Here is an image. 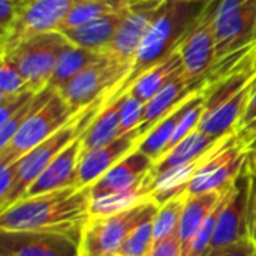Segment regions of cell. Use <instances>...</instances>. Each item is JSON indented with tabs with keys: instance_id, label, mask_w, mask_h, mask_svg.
<instances>
[{
	"instance_id": "1",
	"label": "cell",
	"mask_w": 256,
	"mask_h": 256,
	"mask_svg": "<svg viewBox=\"0 0 256 256\" xmlns=\"http://www.w3.org/2000/svg\"><path fill=\"white\" fill-rule=\"evenodd\" d=\"M90 206V186H70L50 194L21 198L2 212L0 230L82 232L92 218Z\"/></svg>"
},
{
	"instance_id": "2",
	"label": "cell",
	"mask_w": 256,
	"mask_h": 256,
	"mask_svg": "<svg viewBox=\"0 0 256 256\" xmlns=\"http://www.w3.org/2000/svg\"><path fill=\"white\" fill-rule=\"evenodd\" d=\"M206 4L204 0H165L136 51L129 74L102 99V105L123 98L140 75L176 51Z\"/></svg>"
},
{
	"instance_id": "3",
	"label": "cell",
	"mask_w": 256,
	"mask_h": 256,
	"mask_svg": "<svg viewBox=\"0 0 256 256\" xmlns=\"http://www.w3.org/2000/svg\"><path fill=\"white\" fill-rule=\"evenodd\" d=\"M102 104L96 102L94 105L82 110L80 114H76L68 124H64L60 130H57L54 135H51L48 140L32 148L28 153H26L21 159H18V172L15 184L8 195L6 201L0 204V210H6L9 206L16 202L24 196L27 189L32 186V183L44 172V170L52 162V159L63 152L74 140H76L80 135H82L96 114L99 112Z\"/></svg>"
},
{
	"instance_id": "4",
	"label": "cell",
	"mask_w": 256,
	"mask_h": 256,
	"mask_svg": "<svg viewBox=\"0 0 256 256\" xmlns=\"http://www.w3.org/2000/svg\"><path fill=\"white\" fill-rule=\"evenodd\" d=\"M249 146L237 132L222 138L206 156L189 182L190 195L226 190L243 171L249 159Z\"/></svg>"
},
{
	"instance_id": "5",
	"label": "cell",
	"mask_w": 256,
	"mask_h": 256,
	"mask_svg": "<svg viewBox=\"0 0 256 256\" xmlns=\"http://www.w3.org/2000/svg\"><path fill=\"white\" fill-rule=\"evenodd\" d=\"M158 210L159 204L148 198L118 213L90 218L82 230L81 252L118 254L123 242L134 231V228L148 219H153Z\"/></svg>"
},
{
	"instance_id": "6",
	"label": "cell",
	"mask_w": 256,
	"mask_h": 256,
	"mask_svg": "<svg viewBox=\"0 0 256 256\" xmlns=\"http://www.w3.org/2000/svg\"><path fill=\"white\" fill-rule=\"evenodd\" d=\"M81 111L72 108L58 92L32 117H28L10 142L0 150V166L16 162L32 148L48 140Z\"/></svg>"
},
{
	"instance_id": "7",
	"label": "cell",
	"mask_w": 256,
	"mask_h": 256,
	"mask_svg": "<svg viewBox=\"0 0 256 256\" xmlns=\"http://www.w3.org/2000/svg\"><path fill=\"white\" fill-rule=\"evenodd\" d=\"M252 182L254 171L250 168V164L248 162L236 182L228 188L220 202L218 222L208 250L250 238L249 222L252 204Z\"/></svg>"
},
{
	"instance_id": "8",
	"label": "cell",
	"mask_w": 256,
	"mask_h": 256,
	"mask_svg": "<svg viewBox=\"0 0 256 256\" xmlns=\"http://www.w3.org/2000/svg\"><path fill=\"white\" fill-rule=\"evenodd\" d=\"M218 62L255 46L256 0H219L213 12Z\"/></svg>"
},
{
	"instance_id": "9",
	"label": "cell",
	"mask_w": 256,
	"mask_h": 256,
	"mask_svg": "<svg viewBox=\"0 0 256 256\" xmlns=\"http://www.w3.org/2000/svg\"><path fill=\"white\" fill-rule=\"evenodd\" d=\"M75 0H27L15 21L2 30V54L22 42L50 32H58Z\"/></svg>"
},
{
	"instance_id": "10",
	"label": "cell",
	"mask_w": 256,
	"mask_h": 256,
	"mask_svg": "<svg viewBox=\"0 0 256 256\" xmlns=\"http://www.w3.org/2000/svg\"><path fill=\"white\" fill-rule=\"evenodd\" d=\"M69 44L62 32H50L34 36L2 56H8L16 64L30 88L40 92L48 86L58 56Z\"/></svg>"
},
{
	"instance_id": "11",
	"label": "cell",
	"mask_w": 256,
	"mask_h": 256,
	"mask_svg": "<svg viewBox=\"0 0 256 256\" xmlns=\"http://www.w3.org/2000/svg\"><path fill=\"white\" fill-rule=\"evenodd\" d=\"M130 68L118 64L105 54L82 69L57 92L75 110L82 111L102 99L129 74Z\"/></svg>"
},
{
	"instance_id": "12",
	"label": "cell",
	"mask_w": 256,
	"mask_h": 256,
	"mask_svg": "<svg viewBox=\"0 0 256 256\" xmlns=\"http://www.w3.org/2000/svg\"><path fill=\"white\" fill-rule=\"evenodd\" d=\"M82 232L2 231L4 256H81Z\"/></svg>"
},
{
	"instance_id": "13",
	"label": "cell",
	"mask_w": 256,
	"mask_h": 256,
	"mask_svg": "<svg viewBox=\"0 0 256 256\" xmlns=\"http://www.w3.org/2000/svg\"><path fill=\"white\" fill-rule=\"evenodd\" d=\"M164 2L165 0H135L126 10L105 52L108 58L123 66H132L136 51Z\"/></svg>"
},
{
	"instance_id": "14",
	"label": "cell",
	"mask_w": 256,
	"mask_h": 256,
	"mask_svg": "<svg viewBox=\"0 0 256 256\" xmlns=\"http://www.w3.org/2000/svg\"><path fill=\"white\" fill-rule=\"evenodd\" d=\"M214 6V2L206 4L178 46L183 58V70L189 78L207 75L218 63L216 36L213 28Z\"/></svg>"
},
{
	"instance_id": "15",
	"label": "cell",
	"mask_w": 256,
	"mask_h": 256,
	"mask_svg": "<svg viewBox=\"0 0 256 256\" xmlns=\"http://www.w3.org/2000/svg\"><path fill=\"white\" fill-rule=\"evenodd\" d=\"M141 141V135L138 129L130 130L112 142L98 147L94 150L82 152L80 165H78V188H88L96 180H99L108 170H111L117 162H120L124 156L134 152Z\"/></svg>"
},
{
	"instance_id": "16",
	"label": "cell",
	"mask_w": 256,
	"mask_h": 256,
	"mask_svg": "<svg viewBox=\"0 0 256 256\" xmlns=\"http://www.w3.org/2000/svg\"><path fill=\"white\" fill-rule=\"evenodd\" d=\"M153 165L154 160L150 156L135 148L90 186L92 198L124 192L140 186L152 171Z\"/></svg>"
},
{
	"instance_id": "17",
	"label": "cell",
	"mask_w": 256,
	"mask_h": 256,
	"mask_svg": "<svg viewBox=\"0 0 256 256\" xmlns=\"http://www.w3.org/2000/svg\"><path fill=\"white\" fill-rule=\"evenodd\" d=\"M82 154V135L74 140L63 152H60L44 172L32 183L22 198L50 194L58 189L76 186L78 165Z\"/></svg>"
},
{
	"instance_id": "18",
	"label": "cell",
	"mask_w": 256,
	"mask_h": 256,
	"mask_svg": "<svg viewBox=\"0 0 256 256\" xmlns=\"http://www.w3.org/2000/svg\"><path fill=\"white\" fill-rule=\"evenodd\" d=\"M256 88V76L238 93L218 106L204 111L198 129L216 140L225 138L234 134L238 128V123L246 111V106Z\"/></svg>"
},
{
	"instance_id": "19",
	"label": "cell",
	"mask_w": 256,
	"mask_h": 256,
	"mask_svg": "<svg viewBox=\"0 0 256 256\" xmlns=\"http://www.w3.org/2000/svg\"><path fill=\"white\" fill-rule=\"evenodd\" d=\"M128 9L94 18V20L87 21V22L80 24V26L62 28L58 32H62L68 38V40L76 46L105 54L112 38H114V34H116V32H117V27L122 22Z\"/></svg>"
},
{
	"instance_id": "20",
	"label": "cell",
	"mask_w": 256,
	"mask_h": 256,
	"mask_svg": "<svg viewBox=\"0 0 256 256\" xmlns=\"http://www.w3.org/2000/svg\"><path fill=\"white\" fill-rule=\"evenodd\" d=\"M182 74H183V58L180 50L177 48L166 58L160 60L159 63L147 69L142 75H140L128 93L146 104L152 98H154L166 84H170Z\"/></svg>"
},
{
	"instance_id": "21",
	"label": "cell",
	"mask_w": 256,
	"mask_h": 256,
	"mask_svg": "<svg viewBox=\"0 0 256 256\" xmlns=\"http://www.w3.org/2000/svg\"><path fill=\"white\" fill-rule=\"evenodd\" d=\"M220 140H216L196 129L184 140H182L177 146H174L171 150H168L159 160H156L148 176L153 178L158 177L159 174H164L168 170L196 160L201 156H204L207 152H210Z\"/></svg>"
},
{
	"instance_id": "22",
	"label": "cell",
	"mask_w": 256,
	"mask_h": 256,
	"mask_svg": "<svg viewBox=\"0 0 256 256\" xmlns=\"http://www.w3.org/2000/svg\"><path fill=\"white\" fill-rule=\"evenodd\" d=\"M226 190H213V192H204V194H195V195H190L188 192L189 195H188L183 214L180 219L178 231H177L182 246L186 244L196 234V231L202 226L208 214L222 201Z\"/></svg>"
},
{
	"instance_id": "23",
	"label": "cell",
	"mask_w": 256,
	"mask_h": 256,
	"mask_svg": "<svg viewBox=\"0 0 256 256\" xmlns=\"http://www.w3.org/2000/svg\"><path fill=\"white\" fill-rule=\"evenodd\" d=\"M200 93H196L195 96L189 98L182 105H178L174 111H171L166 117H164L152 130H148L141 138V141L138 142L136 148L140 152L146 153L147 156H150L154 162L159 160L166 153L168 146H170V142L172 140V135H174V132L177 129L178 122L182 120L183 114L192 106V104L195 102V99H196V96Z\"/></svg>"
},
{
	"instance_id": "24",
	"label": "cell",
	"mask_w": 256,
	"mask_h": 256,
	"mask_svg": "<svg viewBox=\"0 0 256 256\" xmlns=\"http://www.w3.org/2000/svg\"><path fill=\"white\" fill-rule=\"evenodd\" d=\"M122 136L120 134V99L100 106L99 112L82 134V152L106 146Z\"/></svg>"
},
{
	"instance_id": "25",
	"label": "cell",
	"mask_w": 256,
	"mask_h": 256,
	"mask_svg": "<svg viewBox=\"0 0 256 256\" xmlns=\"http://www.w3.org/2000/svg\"><path fill=\"white\" fill-rule=\"evenodd\" d=\"M105 54L90 51L81 46H76L74 44H69L62 54L58 56V60L56 63L54 72L48 81V87L54 88L56 92L64 86L69 80H72L75 75H78L82 69L90 66L92 63L102 58Z\"/></svg>"
},
{
	"instance_id": "26",
	"label": "cell",
	"mask_w": 256,
	"mask_h": 256,
	"mask_svg": "<svg viewBox=\"0 0 256 256\" xmlns=\"http://www.w3.org/2000/svg\"><path fill=\"white\" fill-rule=\"evenodd\" d=\"M134 2L135 0H75L60 30L128 9L130 4H134Z\"/></svg>"
},
{
	"instance_id": "27",
	"label": "cell",
	"mask_w": 256,
	"mask_h": 256,
	"mask_svg": "<svg viewBox=\"0 0 256 256\" xmlns=\"http://www.w3.org/2000/svg\"><path fill=\"white\" fill-rule=\"evenodd\" d=\"M188 195H189L188 192H183V194L168 200L162 206H159V210L153 218L154 243H159V242L166 240L171 236L177 234Z\"/></svg>"
},
{
	"instance_id": "28",
	"label": "cell",
	"mask_w": 256,
	"mask_h": 256,
	"mask_svg": "<svg viewBox=\"0 0 256 256\" xmlns=\"http://www.w3.org/2000/svg\"><path fill=\"white\" fill-rule=\"evenodd\" d=\"M54 93H56V90L46 86L45 88H42L40 92H38L26 105H22L18 111H15L8 118V122H4L3 124H0V150L4 148L10 142V140L18 132V129L22 126V123L28 117H32L36 111H39L52 98Z\"/></svg>"
},
{
	"instance_id": "29",
	"label": "cell",
	"mask_w": 256,
	"mask_h": 256,
	"mask_svg": "<svg viewBox=\"0 0 256 256\" xmlns=\"http://www.w3.org/2000/svg\"><path fill=\"white\" fill-rule=\"evenodd\" d=\"M153 219H148L134 228V231L123 242L118 254L124 256H147L153 249Z\"/></svg>"
},
{
	"instance_id": "30",
	"label": "cell",
	"mask_w": 256,
	"mask_h": 256,
	"mask_svg": "<svg viewBox=\"0 0 256 256\" xmlns=\"http://www.w3.org/2000/svg\"><path fill=\"white\" fill-rule=\"evenodd\" d=\"M220 202L208 214V218L206 219V222L202 224V226L196 231V234L186 244L182 246V256H204L208 252L210 244H212V238H213V234H214L216 222H218V214H219Z\"/></svg>"
},
{
	"instance_id": "31",
	"label": "cell",
	"mask_w": 256,
	"mask_h": 256,
	"mask_svg": "<svg viewBox=\"0 0 256 256\" xmlns=\"http://www.w3.org/2000/svg\"><path fill=\"white\" fill-rule=\"evenodd\" d=\"M30 88L26 78L16 68V64L8 57L2 56V68H0V99L8 98L24 90Z\"/></svg>"
},
{
	"instance_id": "32",
	"label": "cell",
	"mask_w": 256,
	"mask_h": 256,
	"mask_svg": "<svg viewBox=\"0 0 256 256\" xmlns=\"http://www.w3.org/2000/svg\"><path fill=\"white\" fill-rule=\"evenodd\" d=\"M146 104L126 93L120 98V134L124 135L142 124Z\"/></svg>"
},
{
	"instance_id": "33",
	"label": "cell",
	"mask_w": 256,
	"mask_h": 256,
	"mask_svg": "<svg viewBox=\"0 0 256 256\" xmlns=\"http://www.w3.org/2000/svg\"><path fill=\"white\" fill-rule=\"evenodd\" d=\"M38 92L33 88H27L21 93L8 96V98H2L0 99V124H3L4 122H8V118L18 111L22 105H26Z\"/></svg>"
},
{
	"instance_id": "34",
	"label": "cell",
	"mask_w": 256,
	"mask_h": 256,
	"mask_svg": "<svg viewBox=\"0 0 256 256\" xmlns=\"http://www.w3.org/2000/svg\"><path fill=\"white\" fill-rule=\"evenodd\" d=\"M204 256H256V246L250 238H246L230 246L212 249Z\"/></svg>"
},
{
	"instance_id": "35",
	"label": "cell",
	"mask_w": 256,
	"mask_h": 256,
	"mask_svg": "<svg viewBox=\"0 0 256 256\" xmlns=\"http://www.w3.org/2000/svg\"><path fill=\"white\" fill-rule=\"evenodd\" d=\"M27 0H0V26L2 30L8 28L20 15Z\"/></svg>"
},
{
	"instance_id": "36",
	"label": "cell",
	"mask_w": 256,
	"mask_h": 256,
	"mask_svg": "<svg viewBox=\"0 0 256 256\" xmlns=\"http://www.w3.org/2000/svg\"><path fill=\"white\" fill-rule=\"evenodd\" d=\"M16 172H18V160L2 166V171H0V204H3L6 201L8 195L10 194V190L15 184V180H16Z\"/></svg>"
},
{
	"instance_id": "37",
	"label": "cell",
	"mask_w": 256,
	"mask_h": 256,
	"mask_svg": "<svg viewBox=\"0 0 256 256\" xmlns=\"http://www.w3.org/2000/svg\"><path fill=\"white\" fill-rule=\"evenodd\" d=\"M147 256H182V242L177 234L166 240L154 243L153 249Z\"/></svg>"
},
{
	"instance_id": "38",
	"label": "cell",
	"mask_w": 256,
	"mask_h": 256,
	"mask_svg": "<svg viewBox=\"0 0 256 256\" xmlns=\"http://www.w3.org/2000/svg\"><path fill=\"white\" fill-rule=\"evenodd\" d=\"M249 236L256 246V194L252 190V204H250V222H249Z\"/></svg>"
},
{
	"instance_id": "39",
	"label": "cell",
	"mask_w": 256,
	"mask_h": 256,
	"mask_svg": "<svg viewBox=\"0 0 256 256\" xmlns=\"http://www.w3.org/2000/svg\"><path fill=\"white\" fill-rule=\"evenodd\" d=\"M118 254H108V252H94V254H82L81 256H117Z\"/></svg>"
},
{
	"instance_id": "40",
	"label": "cell",
	"mask_w": 256,
	"mask_h": 256,
	"mask_svg": "<svg viewBox=\"0 0 256 256\" xmlns=\"http://www.w3.org/2000/svg\"><path fill=\"white\" fill-rule=\"evenodd\" d=\"M255 51H256V32H255Z\"/></svg>"
},
{
	"instance_id": "41",
	"label": "cell",
	"mask_w": 256,
	"mask_h": 256,
	"mask_svg": "<svg viewBox=\"0 0 256 256\" xmlns=\"http://www.w3.org/2000/svg\"><path fill=\"white\" fill-rule=\"evenodd\" d=\"M117 256H124V255H120V254H118V255H117Z\"/></svg>"
},
{
	"instance_id": "42",
	"label": "cell",
	"mask_w": 256,
	"mask_h": 256,
	"mask_svg": "<svg viewBox=\"0 0 256 256\" xmlns=\"http://www.w3.org/2000/svg\"><path fill=\"white\" fill-rule=\"evenodd\" d=\"M0 256H4V255H3V254H0Z\"/></svg>"
},
{
	"instance_id": "43",
	"label": "cell",
	"mask_w": 256,
	"mask_h": 256,
	"mask_svg": "<svg viewBox=\"0 0 256 256\" xmlns=\"http://www.w3.org/2000/svg\"><path fill=\"white\" fill-rule=\"evenodd\" d=\"M254 172H256V170H255V171H254Z\"/></svg>"
},
{
	"instance_id": "44",
	"label": "cell",
	"mask_w": 256,
	"mask_h": 256,
	"mask_svg": "<svg viewBox=\"0 0 256 256\" xmlns=\"http://www.w3.org/2000/svg\"><path fill=\"white\" fill-rule=\"evenodd\" d=\"M255 52H256V51H255Z\"/></svg>"
}]
</instances>
